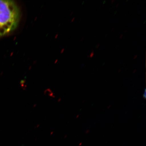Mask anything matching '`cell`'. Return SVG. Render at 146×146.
<instances>
[{"label":"cell","mask_w":146,"mask_h":146,"mask_svg":"<svg viewBox=\"0 0 146 146\" xmlns=\"http://www.w3.org/2000/svg\"><path fill=\"white\" fill-rule=\"evenodd\" d=\"M106 2V1H103V3H104Z\"/></svg>","instance_id":"obj_13"},{"label":"cell","mask_w":146,"mask_h":146,"mask_svg":"<svg viewBox=\"0 0 146 146\" xmlns=\"http://www.w3.org/2000/svg\"><path fill=\"white\" fill-rule=\"evenodd\" d=\"M125 36H124V37H123V39H124V38H125Z\"/></svg>","instance_id":"obj_14"},{"label":"cell","mask_w":146,"mask_h":146,"mask_svg":"<svg viewBox=\"0 0 146 146\" xmlns=\"http://www.w3.org/2000/svg\"><path fill=\"white\" fill-rule=\"evenodd\" d=\"M127 30H126L125 31V32H125V33H125L127 32Z\"/></svg>","instance_id":"obj_10"},{"label":"cell","mask_w":146,"mask_h":146,"mask_svg":"<svg viewBox=\"0 0 146 146\" xmlns=\"http://www.w3.org/2000/svg\"><path fill=\"white\" fill-rule=\"evenodd\" d=\"M137 56H138V55H136L135 56H134V59H136V58L137 57Z\"/></svg>","instance_id":"obj_3"},{"label":"cell","mask_w":146,"mask_h":146,"mask_svg":"<svg viewBox=\"0 0 146 146\" xmlns=\"http://www.w3.org/2000/svg\"><path fill=\"white\" fill-rule=\"evenodd\" d=\"M136 70H134V72H133V73H134L135 72H136Z\"/></svg>","instance_id":"obj_12"},{"label":"cell","mask_w":146,"mask_h":146,"mask_svg":"<svg viewBox=\"0 0 146 146\" xmlns=\"http://www.w3.org/2000/svg\"><path fill=\"white\" fill-rule=\"evenodd\" d=\"M114 1V0H112V1H111V3H112H112H113V2Z\"/></svg>","instance_id":"obj_6"},{"label":"cell","mask_w":146,"mask_h":146,"mask_svg":"<svg viewBox=\"0 0 146 146\" xmlns=\"http://www.w3.org/2000/svg\"><path fill=\"white\" fill-rule=\"evenodd\" d=\"M123 34H122L121 35V36H120V38H121L122 36H123Z\"/></svg>","instance_id":"obj_5"},{"label":"cell","mask_w":146,"mask_h":146,"mask_svg":"<svg viewBox=\"0 0 146 146\" xmlns=\"http://www.w3.org/2000/svg\"><path fill=\"white\" fill-rule=\"evenodd\" d=\"M114 29V27H113V29H112V30H111V31H113V30Z\"/></svg>","instance_id":"obj_8"},{"label":"cell","mask_w":146,"mask_h":146,"mask_svg":"<svg viewBox=\"0 0 146 146\" xmlns=\"http://www.w3.org/2000/svg\"><path fill=\"white\" fill-rule=\"evenodd\" d=\"M90 58V55H88V58Z\"/></svg>","instance_id":"obj_9"},{"label":"cell","mask_w":146,"mask_h":146,"mask_svg":"<svg viewBox=\"0 0 146 146\" xmlns=\"http://www.w3.org/2000/svg\"><path fill=\"white\" fill-rule=\"evenodd\" d=\"M119 5V3H118V4L117 5H116V7H117Z\"/></svg>","instance_id":"obj_7"},{"label":"cell","mask_w":146,"mask_h":146,"mask_svg":"<svg viewBox=\"0 0 146 146\" xmlns=\"http://www.w3.org/2000/svg\"><path fill=\"white\" fill-rule=\"evenodd\" d=\"M100 44H98V45H97V47H96V48H98V47H99L100 46Z\"/></svg>","instance_id":"obj_4"},{"label":"cell","mask_w":146,"mask_h":146,"mask_svg":"<svg viewBox=\"0 0 146 146\" xmlns=\"http://www.w3.org/2000/svg\"><path fill=\"white\" fill-rule=\"evenodd\" d=\"M94 50H92V52H91V54H90V57L92 58L93 57V56H94Z\"/></svg>","instance_id":"obj_2"},{"label":"cell","mask_w":146,"mask_h":146,"mask_svg":"<svg viewBox=\"0 0 146 146\" xmlns=\"http://www.w3.org/2000/svg\"><path fill=\"white\" fill-rule=\"evenodd\" d=\"M120 71H121V69H120V70L118 71V72H120Z\"/></svg>","instance_id":"obj_11"},{"label":"cell","mask_w":146,"mask_h":146,"mask_svg":"<svg viewBox=\"0 0 146 146\" xmlns=\"http://www.w3.org/2000/svg\"><path fill=\"white\" fill-rule=\"evenodd\" d=\"M20 18L19 9L14 1L0 0V37L15 30Z\"/></svg>","instance_id":"obj_1"}]
</instances>
